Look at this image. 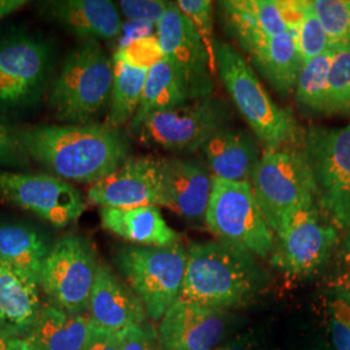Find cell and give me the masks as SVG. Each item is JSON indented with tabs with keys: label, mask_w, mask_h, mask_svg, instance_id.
<instances>
[{
	"label": "cell",
	"mask_w": 350,
	"mask_h": 350,
	"mask_svg": "<svg viewBox=\"0 0 350 350\" xmlns=\"http://www.w3.org/2000/svg\"><path fill=\"white\" fill-rule=\"evenodd\" d=\"M26 153L64 180L95 185L129 159V142L108 124L29 127L20 135Z\"/></svg>",
	"instance_id": "1"
},
{
	"label": "cell",
	"mask_w": 350,
	"mask_h": 350,
	"mask_svg": "<svg viewBox=\"0 0 350 350\" xmlns=\"http://www.w3.org/2000/svg\"><path fill=\"white\" fill-rule=\"evenodd\" d=\"M267 274L248 250L222 240L189 245L180 299L219 310L241 306L266 284Z\"/></svg>",
	"instance_id": "2"
},
{
	"label": "cell",
	"mask_w": 350,
	"mask_h": 350,
	"mask_svg": "<svg viewBox=\"0 0 350 350\" xmlns=\"http://www.w3.org/2000/svg\"><path fill=\"white\" fill-rule=\"evenodd\" d=\"M214 57L227 94L254 137L267 150L295 146L301 137L296 120L270 98L247 60L224 42L215 43Z\"/></svg>",
	"instance_id": "3"
},
{
	"label": "cell",
	"mask_w": 350,
	"mask_h": 350,
	"mask_svg": "<svg viewBox=\"0 0 350 350\" xmlns=\"http://www.w3.org/2000/svg\"><path fill=\"white\" fill-rule=\"evenodd\" d=\"M114 64L98 40H82L68 53L50 92L53 116L68 125L91 124L111 100Z\"/></svg>",
	"instance_id": "4"
},
{
	"label": "cell",
	"mask_w": 350,
	"mask_h": 350,
	"mask_svg": "<svg viewBox=\"0 0 350 350\" xmlns=\"http://www.w3.org/2000/svg\"><path fill=\"white\" fill-rule=\"evenodd\" d=\"M250 186L274 234L295 213L317 205L310 167L295 147L263 152Z\"/></svg>",
	"instance_id": "5"
},
{
	"label": "cell",
	"mask_w": 350,
	"mask_h": 350,
	"mask_svg": "<svg viewBox=\"0 0 350 350\" xmlns=\"http://www.w3.org/2000/svg\"><path fill=\"white\" fill-rule=\"evenodd\" d=\"M302 150L313 176L317 206L338 230L349 231L350 124L310 129Z\"/></svg>",
	"instance_id": "6"
},
{
	"label": "cell",
	"mask_w": 350,
	"mask_h": 350,
	"mask_svg": "<svg viewBox=\"0 0 350 350\" xmlns=\"http://www.w3.org/2000/svg\"><path fill=\"white\" fill-rule=\"evenodd\" d=\"M116 263L127 286L138 296L147 317L157 322L179 299L186 274L187 250L180 244L169 247L124 245Z\"/></svg>",
	"instance_id": "7"
},
{
	"label": "cell",
	"mask_w": 350,
	"mask_h": 350,
	"mask_svg": "<svg viewBox=\"0 0 350 350\" xmlns=\"http://www.w3.org/2000/svg\"><path fill=\"white\" fill-rule=\"evenodd\" d=\"M205 224L218 240L248 250L257 257L269 256L275 244V234L250 183L227 182L213 176Z\"/></svg>",
	"instance_id": "8"
},
{
	"label": "cell",
	"mask_w": 350,
	"mask_h": 350,
	"mask_svg": "<svg viewBox=\"0 0 350 350\" xmlns=\"http://www.w3.org/2000/svg\"><path fill=\"white\" fill-rule=\"evenodd\" d=\"M231 109L218 98H205L166 111L150 113L139 126L144 143L173 152L192 153L219 130L228 127Z\"/></svg>",
	"instance_id": "9"
},
{
	"label": "cell",
	"mask_w": 350,
	"mask_h": 350,
	"mask_svg": "<svg viewBox=\"0 0 350 350\" xmlns=\"http://www.w3.org/2000/svg\"><path fill=\"white\" fill-rule=\"evenodd\" d=\"M98 269L91 241L79 235H66L51 248L39 286L56 308L68 313H88Z\"/></svg>",
	"instance_id": "10"
},
{
	"label": "cell",
	"mask_w": 350,
	"mask_h": 350,
	"mask_svg": "<svg viewBox=\"0 0 350 350\" xmlns=\"http://www.w3.org/2000/svg\"><path fill=\"white\" fill-rule=\"evenodd\" d=\"M317 205L295 213L275 232L271 263L289 275H309L328 260L338 228ZM327 218V217H325Z\"/></svg>",
	"instance_id": "11"
},
{
	"label": "cell",
	"mask_w": 350,
	"mask_h": 350,
	"mask_svg": "<svg viewBox=\"0 0 350 350\" xmlns=\"http://www.w3.org/2000/svg\"><path fill=\"white\" fill-rule=\"evenodd\" d=\"M0 199L36 214L57 228L75 222L88 208L77 188L49 174L0 173Z\"/></svg>",
	"instance_id": "12"
},
{
	"label": "cell",
	"mask_w": 350,
	"mask_h": 350,
	"mask_svg": "<svg viewBox=\"0 0 350 350\" xmlns=\"http://www.w3.org/2000/svg\"><path fill=\"white\" fill-rule=\"evenodd\" d=\"M88 202L100 208H167L163 160L129 157L114 173L88 188Z\"/></svg>",
	"instance_id": "13"
},
{
	"label": "cell",
	"mask_w": 350,
	"mask_h": 350,
	"mask_svg": "<svg viewBox=\"0 0 350 350\" xmlns=\"http://www.w3.org/2000/svg\"><path fill=\"white\" fill-rule=\"evenodd\" d=\"M157 38L163 55L182 72L187 82L191 99L212 96V64L200 36L176 3L167 7L157 24Z\"/></svg>",
	"instance_id": "14"
},
{
	"label": "cell",
	"mask_w": 350,
	"mask_h": 350,
	"mask_svg": "<svg viewBox=\"0 0 350 350\" xmlns=\"http://www.w3.org/2000/svg\"><path fill=\"white\" fill-rule=\"evenodd\" d=\"M50 47L36 38L16 37L0 43V105L30 103L46 86Z\"/></svg>",
	"instance_id": "15"
},
{
	"label": "cell",
	"mask_w": 350,
	"mask_h": 350,
	"mask_svg": "<svg viewBox=\"0 0 350 350\" xmlns=\"http://www.w3.org/2000/svg\"><path fill=\"white\" fill-rule=\"evenodd\" d=\"M234 318L227 310L178 299L160 321L163 350H214L231 331Z\"/></svg>",
	"instance_id": "16"
},
{
	"label": "cell",
	"mask_w": 350,
	"mask_h": 350,
	"mask_svg": "<svg viewBox=\"0 0 350 350\" xmlns=\"http://www.w3.org/2000/svg\"><path fill=\"white\" fill-rule=\"evenodd\" d=\"M88 314L95 325L113 332L147 322V313L134 291L105 265H99Z\"/></svg>",
	"instance_id": "17"
},
{
	"label": "cell",
	"mask_w": 350,
	"mask_h": 350,
	"mask_svg": "<svg viewBox=\"0 0 350 350\" xmlns=\"http://www.w3.org/2000/svg\"><path fill=\"white\" fill-rule=\"evenodd\" d=\"M235 40L278 94L286 96L295 90L304 63L296 39L291 34L278 37L248 36Z\"/></svg>",
	"instance_id": "18"
},
{
	"label": "cell",
	"mask_w": 350,
	"mask_h": 350,
	"mask_svg": "<svg viewBox=\"0 0 350 350\" xmlns=\"http://www.w3.org/2000/svg\"><path fill=\"white\" fill-rule=\"evenodd\" d=\"M42 10L82 40L116 39L121 33V16L109 0H53L42 3Z\"/></svg>",
	"instance_id": "19"
},
{
	"label": "cell",
	"mask_w": 350,
	"mask_h": 350,
	"mask_svg": "<svg viewBox=\"0 0 350 350\" xmlns=\"http://www.w3.org/2000/svg\"><path fill=\"white\" fill-rule=\"evenodd\" d=\"M163 182L169 209L187 218L205 219L212 195L213 176L192 160H163Z\"/></svg>",
	"instance_id": "20"
},
{
	"label": "cell",
	"mask_w": 350,
	"mask_h": 350,
	"mask_svg": "<svg viewBox=\"0 0 350 350\" xmlns=\"http://www.w3.org/2000/svg\"><path fill=\"white\" fill-rule=\"evenodd\" d=\"M214 178L250 183L260 161L254 137L243 129L225 127L209 139L202 147Z\"/></svg>",
	"instance_id": "21"
},
{
	"label": "cell",
	"mask_w": 350,
	"mask_h": 350,
	"mask_svg": "<svg viewBox=\"0 0 350 350\" xmlns=\"http://www.w3.org/2000/svg\"><path fill=\"white\" fill-rule=\"evenodd\" d=\"M101 226L133 245L169 247L179 244V234L163 219L157 206L100 208Z\"/></svg>",
	"instance_id": "22"
},
{
	"label": "cell",
	"mask_w": 350,
	"mask_h": 350,
	"mask_svg": "<svg viewBox=\"0 0 350 350\" xmlns=\"http://www.w3.org/2000/svg\"><path fill=\"white\" fill-rule=\"evenodd\" d=\"M39 284L0 262V327L27 336L42 312Z\"/></svg>",
	"instance_id": "23"
},
{
	"label": "cell",
	"mask_w": 350,
	"mask_h": 350,
	"mask_svg": "<svg viewBox=\"0 0 350 350\" xmlns=\"http://www.w3.org/2000/svg\"><path fill=\"white\" fill-rule=\"evenodd\" d=\"M91 328L90 314H72L49 304L25 341L29 350H82Z\"/></svg>",
	"instance_id": "24"
},
{
	"label": "cell",
	"mask_w": 350,
	"mask_h": 350,
	"mask_svg": "<svg viewBox=\"0 0 350 350\" xmlns=\"http://www.w3.org/2000/svg\"><path fill=\"white\" fill-rule=\"evenodd\" d=\"M191 100L189 88L182 72L165 57L148 70L138 111L130 122V130L137 133L150 113L182 107Z\"/></svg>",
	"instance_id": "25"
},
{
	"label": "cell",
	"mask_w": 350,
	"mask_h": 350,
	"mask_svg": "<svg viewBox=\"0 0 350 350\" xmlns=\"http://www.w3.org/2000/svg\"><path fill=\"white\" fill-rule=\"evenodd\" d=\"M226 27L234 39L248 36L291 34L274 0H226L218 3Z\"/></svg>",
	"instance_id": "26"
},
{
	"label": "cell",
	"mask_w": 350,
	"mask_h": 350,
	"mask_svg": "<svg viewBox=\"0 0 350 350\" xmlns=\"http://www.w3.org/2000/svg\"><path fill=\"white\" fill-rule=\"evenodd\" d=\"M50 248L31 227L0 225V262L40 284L42 270Z\"/></svg>",
	"instance_id": "27"
},
{
	"label": "cell",
	"mask_w": 350,
	"mask_h": 350,
	"mask_svg": "<svg viewBox=\"0 0 350 350\" xmlns=\"http://www.w3.org/2000/svg\"><path fill=\"white\" fill-rule=\"evenodd\" d=\"M113 64L114 78L107 124L120 129L131 122L138 111L148 70L133 68L120 62Z\"/></svg>",
	"instance_id": "28"
},
{
	"label": "cell",
	"mask_w": 350,
	"mask_h": 350,
	"mask_svg": "<svg viewBox=\"0 0 350 350\" xmlns=\"http://www.w3.org/2000/svg\"><path fill=\"white\" fill-rule=\"evenodd\" d=\"M335 52L325 51L301 69L296 83V101L313 113H327L329 70Z\"/></svg>",
	"instance_id": "29"
},
{
	"label": "cell",
	"mask_w": 350,
	"mask_h": 350,
	"mask_svg": "<svg viewBox=\"0 0 350 350\" xmlns=\"http://www.w3.org/2000/svg\"><path fill=\"white\" fill-rule=\"evenodd\" d=\"M312 5L325 26L328 50L350 51V0H312Z\"/></svg>",
	"instance_id": "30"
},
{
	"label": "cell",
	"mask_w": 350,
	"mask_h": 350,
	"mask_svg": "<svg viewBox=\"0 0 350 350\" xmlns=\"http://www.w3.org/2000/svg\"><path fill=\"white\" fill-rule=\"evenodd\" d=\"M350 112V51L335 52L328 81L327 113Z\"/></svg>",
	"instance_id": "31"
},
{
	"label": "cell",
	"mask_w": 350,
	"mask_h": 350,
	"mask_svg": "<svg viewBox=\"0 0 350 350\" xmlns=\"http://www.w3.org/2000/svg\"><path fill=\"white\" fill-rule=\"evenodd\" d=\"M296 44L304 65L328 51V36L322 21L314 11L312 0H306L305 16L297 30Z\"/></svg>",
	"instance_id": "32"
},
{
	"label": "cell",
	"mask_w": 350,
	"mask_h": 350,
	"mask_svg": "<svg viewBox=\"0 0 350 350\" xmlns=\"http://www.w3.org/2000/svg\"><path fill=\"white\" fill-rule=\"evenodd\" d=\"M178 8L183 13L191 24L196 29L198 34L208 51L213 70H215L214 47L217 40L214 39V13L213 3L209 0H179L176 1Z\"/></svg>",
	"instance_id": "33"
},
{
	"label": "cell",
	"mask_w": 350,
	"mask_h": 350,
	"mask_svg": "<svg viewBox=\"0 0 350 350\" xmlns=\"http://www.w3.org/2000/svg\"><path fill=\"white\" fill-rule=\"evenodd\" d=\"M163 59L165 55L157 36L139 38L125 47L117 49L113 56V62H120L133 68L147 70Z\"/></svg>",
	"instance_id": "34"
},
{
	"label": "cell",
	"mask_w": 350,
	"mask_h": 350,
	"mask_svg": "<svg viewBox=\"0 0 350 350\" xmlns=\"http://www.w3.org/2000/svg\"><path fill=\"white\" fill-rule=\"evenodd\" d=\"M170 3L163 0H122L118 8L129 21L157 25Z\"/></svg>",
	"instance_id": "35"
},
{
	"label": "cell",
	"mask_w": 350,
	"mask_h": 350,
	"mask_svg": "<svg viewBox=\"0 0 350 350\" xmlns=\"http://www.w3.org/2000/svg\"><path fill=\"white\" fill-rule=\"evenodd\" d=\"M118 338L121 350H163L159 331L150 322L129 327L118 332Z\"/></svg>",
	"instance_id": "36"
},
{
	"label": "cell",
	"mask_w": 350,
	"mask_h": 350,
	"mask_svg": "<svg viewBox=\"0 0 350 350\" xmlns=\"http://www.w3.org/2000/svg\"><path fill=\"white\" fill-rule=\"evenodd\" d=\"M24 154L25 150L20 137L0 120V166L20 163L24 159Z\"/></svg>",
	"instance_id": "37"
},
{
	"label": "cell",
	"mask_w": 350,
	"mask_h": 350,
	"mask_svg": "<svg viewBox=\"0 0 350 350\" xmlns=\"http://www.w3.org/2000/svg\"><path fill=\"white\" fill-rule=\"evenodd\" d=\"M82 350H121L118 334L95 325L91 321L90 335Z\"/></svg>",
	"instance_id": "38"
},
{
	"label": "cell",
	"mask_w": 350,
	"mask_h": 350,
	"mask_svg": "<svg viewBox=\"0 0 350 350\" xmlns=\"http://www.w3.org/2000/svg\"><path fill=\"white\" fill-rule=\"evenodd\" d=\"M329 332L336 350H350V322L332 315L329 321Z\"/></svg>",
	"instance_id": "39"
},
{
	"label": "cell",
	"mask_w": 350,
	"mask_h": 350,
	"mask_svg": "<svg viewBox=\"0 0 350 350\" xmlns=\"http://www.w3.org/2000/svg\"><path fill=\"white\" fill-rule=\"evenodd\" d=\"M152 27H153V25H150V24L134 23V21H129L125 25L122 24L121 33L118 36V39H120L118 49L125 47V46L130 44L131 42L137 40L139 38L150 37V36H152Z\"/></svg>",
	"instance_id": "40"
},
{
	"label": "cell",
	"mask_w": 350,
	"mask_h": 350,
	"mask_svg": "<svg viewBox=\"0 0 350 350\" xmlns=\"http://www.w3.org/2000/svg\"><path fill=\"white\" fill-rule=\"evenodd\" d=\"M0 350H29L25 340L0 327Z\"/></svg>",
	"instance_id": "41"
},
{
	"label": "cell",
	"mask_w": 350,
	"mask_h": 350,
	"mask_svg": "<svg viewBox=\"0 0 350 350\" xmlns=\"http://www.w3.org/2000/svg\"><path fill=\"white\" fill-rule=\"evenodd\" d=\"M335 296L350 309V275L341 276L335 284Z\"/></svg>",
	"instance_id": "42"
},
{
	"label": "cell",
	"mask_w": 350,
	"mask_h": 350,
	"mask_svg": "<svg viewBox=\"0 0 350 350\" xmlns=\"http://www.w3.org/2000/svg\"><path fill=\"white\" fill-rule=\"evenodd\" d=\"M27 4L24 0H0V21Z\"/></svg>",
	"instance_id": "43"
},
{
	"label": "cell",
	"mask_w": 350,
	"mask_h": 350,
	"mask_svg": "<svg viewBox=\"0 0 350 350\" xmlns=\"http://www.w3.org/2000/svg\"><path fill=\"white\" fill-rule=\"evenodd\" d=\"M214 350H254L250 338H239L219 345Z\"/></svg>",
	"instance_id": "44"
},
{
	"label": "cell",
	"mask_w": 350,
	"mask_h": 350,
	"mask_svg": "<svg viewBox=\"0 0 350 350\" xmlns=\"http://www.w3.org/2000/svg\"><path fill=\"white\" fill-rule=\"evenodd\" d=\"M345 240H344V244H342V257H344V261L347 262V265L350 267V230L345 232Z\"/></svg>",
	"instance_id": "45"
},
{
	"label": "cell",
	"mask_w": 350,
	"mask_h": 350,
	"mask_svg": "<svg viewBox=\"0 0 350 350\" xmlns=\"http://www.w3.org/2000/svg\"><path fill=\"white\" fill-rule=\"evenodd\" d=\"M349 124H350V122H349Z\"/></svg>",
	"instance_id": "46"
}]
</instances>
